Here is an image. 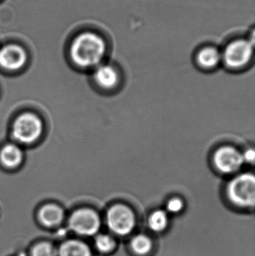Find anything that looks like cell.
<instances>
[{
    "label": "cell",
    "mask_w": 255,
    "mask_h": 256,
    "mask_svg": "<svg viewBox=\"0 0 255 256\" xmlns=\"http://www.w3.org/2000/svg\"><path fill=\"white\" fill-rule=\"evenodd\" d=\"M215 168L221 173L232 174L239 172L244 165L242 152L232 146L219 148L213 156Z\"/></svg>",
    "instance_id": "cell-6"
},
{
    "label": "cell",
    "mask_w": 255,
    "mask_h": 256,
    "mask_svg": "<svg viewBox=\"0 0 255 256\" xmlns=\"http://www.w3.org/2000/svg\"><path fill=\"white\" fill-rule=\"evenodd\" d=\"M169 214L163 210H156L151 214L148 220L149 228L154 232H163L169 225Z\"/></svg>",
    "instance_id": "cell-14"
},
{
    "label": "cell",
    "mask_w": 255,
    "mask_h": 256,
    "mask_svg": "<svg viewBox=\"0 0 255 256\" xmlns=\"http://www.w3.org/2000/svg\"><path fill=\"white\" fill-rule=\"evenodd\" d=\"M108 228L118 236L130 234L136 227V216L129 206L116 204L109 208L106 216Z\"/></svg>",
    "instance_id": "cell-4"
},
{
    "label": "cell",
    "mask_w": 255,
    "mask_h": 256,
    "mask_svg": "<svg viewBox=\"0 0 255 256\" xmlns=\"http://www.w3.org/2000/svg\"><path fill=\"white\" fill-rule=\"evenodd\" d=\"M58 256H92L89 246L79 240L64 242L57 250Z\"/></svg>",
    "instance_id": "cell-12"
},
{
    "label": "cell",
    "mask_w": 255,
    "mask_h": 256,
    "mask_svg": "<svg viewBox=\"0 0 255 256\" xmlns=\"http://www.w3.org/2000/svg\"><path fill=\"white\" fill-rule=\"evenodd\" d=\"M0 159L5 166L10 167V168L17 166L22 162V152L15 144H6L1 149Z\"/></svg>",
    "instance_id": "cell-13"
},
{
    "label": "cell",
    "mask_w": 255,
    "mask_h": 256,
    "mask_svg": "<svg viewBox=\"0 0 255 256\" xmlns=\"http://www.w3.org/2000/svg\"><path fill=\"white\" fill-rule=\"evenodd\" d=\"M94 244L99 252L109 254L115 249V240L109 234H100L96 236Z\"/></svg>",
    "instance_id": "cell-16"
},
{
    "label": "cell",
    "mask_w": 255,
    "mask_h": 256,
    "mask_svg": "<svg viewBox=\"0 0 255 256\" xmlns=\"http://www.w3.org/2000/svg\"><path fill=\"white\" fill-rule=\"evenodd\" d=\"M228 198L240 208H251L255 202V178L252 173L238 174L232 179L226 189Z\"/></svg>",
    "instance_id": "cell-2"
},
{
    "label": "cell",
    "mask_w": 255,
    "mask_h": 256,
    "mask_svg": "<svg viewBox=\"0 0 255 256\" xmlns=\"http://www.w3.org/2000/svg\"><path fill=\"white\" fill-rule=\"evenodd\" d=\"M31 256H58V254L53 245L43 242L34 246L31 250Z\"/></svg>",
    "instance_id": "cell-17"
},
{
    "label": "cell",
    "mask_w": 255,
    "mask_h": 256,
    "mask_svg": "<svg viewBox=\"0 0 255 256\" xmlns=\"http://www.w3.org/2000/svg\"><path fill=\"white\" fill-rule=\"evenodd\" d=\"M107 50V43L103 36L94 32H84L72 42L70 57L79 67H97L106 56Z\"/></svg>",
    "instance_id": "cell-1"
},
{
    "label": "cell",
    "mask_w": 255,
    "mask_h": 256,
    "mask_svg": "<svg viewBox=\"0 0 255 256\" xmlns=\"http://www.w3.org/2000/svg\"><path fill=\"white\" fill-rule=\"evenodd\" d=\"M43 124L38 117L31 114L18 117L13 126V137L22 143H31L40 137Z\"/></svg>",
    "instance_id": "cell-7"
},
{
    "label": "cell",
    "mask_w": 255,
    "mask_h": 256,
    "mask_svg": "<svg viewBox=\"0 0 255 256\" xmlns=\"http://www.w3.org/2000/svg\"><path fill=\"white\" fill-rule=\"evenodd\" d=\"M243 159L244 164H250L253 165L255 162V152L253 148H248L242 152Z\"/></svg>",
    "instance_id": "cell-19"
},
{
    "label": "cell",
    "mask_w": 255,
    "mask_h": 256,
    "mask_svg": "<svg viewBox=\"0 0 255 256\" xmlns=\"http://www.w3.org/2000/svg\"><path fill=\"white\" fill-rule=\"evenodd\" d=\"M130 248L136 255L145 256L152 250L153 243L151 239L145 234H138L130 242Z\"/></svg>",
    "instance_id": "cell-15"
},
{
    "label": "cell",
    "mask_w": 255,
    "mask_h": 256,
    "mask_svg": "<svg viewBox=\"0 0 255 256\" xmlns=\"http://www.w3.org/2000/svg\"><path fill=\"white\" fill-rule=\"evenodd\" d=\"M101 221L98 214L90 208H81L73 212L69 220L70 230L81 236H96L100 230Z\"/></svg>",
    "instance_id": "cell-5"
},
{
    "label": "cell",
    "mask_w": 255,
    "mask_h": 256,
    "mask_svg": "<svg viewBox=\"0 0 255 256\" xmlns=\"http://www.w3.org/2000/svg\"><path fill=\"white\" fill-rule=\"evenodd\" d=\"M25 50L19 45L10 44L0 50V66L7 70L21 68L26 62Z\"/></svg>",
    "instance_id": "cell-8"
},
{
    "label": "cell",
    "mask_w": 255,
    "mask_h": 256,
    "mask_svg": "<svg viewBox=\"0 0 255 256\" xmlns=\"http://www.w3.org/2000/svg\"><path fill=\"white\" fill-rule=\"evenodd\" d=\"M184 208V202L181 198L174 197L166 203V210L168 214H178L181 213Z\"/></svg>",
    "instance_id": "cell-18"
},
{
    "label": "cell",
    "mask_w": 255,
    "mask_h": 256,
    "mask_svg": "<svg viewBox=\"0 0 255 256\" xmlns=\"http://www.w3.org/2000/svg\"><path fill=\"white\" fill-rule=\"evenodd\" d=\"M222 52V62L232 70L247 67L253 60L254 49L250 39L238 38L229 42Z\"/></svg>",
    "instance_id": "cell-3"
},
{
    "label": "cell",
    "mask_w": 255,
    "mask_h": 256,
    "mask_svg": "<svg viewBox=\"0 0 255 256\" xmlns=\"http://www.w3.org/2000/svg\"><path fill=\"white\" fill-rule=\"evenodd\" d=\"M196 62L202 68L213 70L222 62V52L215 46H204L196 54Z\"/></svg>",
    "instance_id": "cell-10"
},
{
    "label": "cell",
    "mask_w": 255,
    "mask_h": 256,
    "mask_svg": "<svg viewBox=\"0 0 255 256\" xmlns=\"http://www.w3.org/2000/svg\"><path fill=\"white\" fill-rule=\"evenodd\" d=\"M39 220L46 227H55L60 225L64 219V212L55 204L43 206L38 214Z\"/></svg>",
    "instance_id": "cell-11"
},
{
    "label": "cell",
    "mask_w": 255,
    "mask_h": 256,
    "mask_svg": "<svg viewBox=\"0 0 255 256\" xmlns=\"http://www.w3.org/2000/svg\"><path fill=\"white\" fill-rule=\"evenodd\" d=\"M97 85L104 90H112L118 86L120 76L118 70L109 64L97 66L94 74Z\"/></svg>",
    "instance_id": "cell-9"
}]
</instances>
